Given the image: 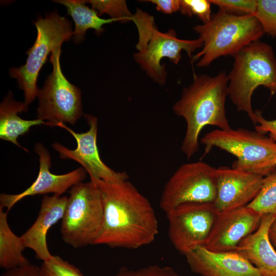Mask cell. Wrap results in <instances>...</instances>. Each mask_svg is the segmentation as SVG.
I'll use <instances>...</instances> for the list:
<instances>
[{"label": "cell", "instance_id": "obj_1", "mask_svg": "<svg viewBox=\"0 0 276 276\" xmlns=\"http://www.w3.org/2000/svg\"><path fill=\"white\" fill-rule=\"evenodd\" d=\"M103 214L94 245L137 249L154 241L158 225L151 203L128 180H97Z\"/></svg>", "mask_w": 276, "mask_h": 276}, {"label": "cell", "instance_id": "obj_2", "mask_svg": "<svg viewBox=\"0 0 276 276\" xmlns=\"http://www.w3.org/2000/svg\"><path fill=\"white\" fill-rule=\"evenodd\" d=\"M228 84L225 72L213 77L194 73L192 83L183 88L180 98L173 104L174 113L186 123L180 149L188 159L198 151L199 136L205 126L231 128L225 110Z\"/></svg>", "mask_w": 276, "mask_h": 276}, {"label": "cell", "instance_id": "obj_3", "mask_svg": "<svg viewBox=\"0 0 276 276\" xmlns=\"http://www.w3.org/2000/svg\"><path fill=\"white\" fill-rule=\"evenodd\" d=\"M233 57V68L228 74V96L237 109L245 112L255 125L251 97L261 85L273 94L276 58L272 47L260 40L249 43Z\"/></svg>", "mask_w": 276, "mask_h": 276}, {"label": "cell", "instance_id": "obj_4", "mask_svg": "<svg viewBox=\"0 0 276 276\" xmlns=\"http://www.w3.org/2000/svg\"><path fill=\"white\" fill-rule=\"evenodd\" d=\"M202 41V50L192 56L196 65L206 67L221 56H234L249 43L259 40L264 30L252 15H236L219 10L210 20L193 27Z\"/></svg>", "mask_w": 276, "mask_h": 276}, {"label": "cell", "instance_id": "obj_5", "mask_svg": "<svg viewBox=\"0 0 276 276\" xmlns=\"http://www.w3.org/2000/svg\"><path fill=\"white\" fill-rule=\"evenodd\" d=\"M204 155L216 147L235 156L232 168L266 176L276 167V142L256 131L239 128L216 129L200 139Z\"/></svg>", "mask_w": 276, "mask_h": 276}, {"label": "cell", "instance_id": "obj_6", "mask_svg": "<svg viewBox=\"0 0 276 276\" xmlns=\"http://www.w3.org/2000/svg\"><path fill=\"white\" fill-rule=\"evenodd\" d=\"M37 34L36 40L26 52L25 64L10 70V76L16 79L24 93V103L28 106L37 97L39 89L37 80L39 72L49 54L73 35L72 24L56 11L39 17L34 22Z\"/></svg>", "mask_w": 276, "mask_h": 276}, {"label": "cell", "instance_id": "obj_7", "mask_svg": "<svg viewBox=\"0 0 276 276\" xmlns=\"http://www.w3.org/2000/svg\"><path fill=\"white\" fill-rule=\"evenodd\" d=\"M69 194L61 219V238L76 248L94 245L103 214L100 191L93 182L81 181L70 189Z\"/></svg>", "mask_w": 276, "mask_h": 276}, {"label": "cell", "instance_id": "obj_8", "mask_svg": "<svg viewBox=\"0 0 276 276\" xmlns=\"http://www.w3.org/2000/svg\"><path fill=\"white\" fill-rule=\"evenodd\" d=\"M61 47L51 53L50 61L53 65V71L42 88L39 89L37 96V119L51 127L57 126L60 123L74 125L84 115L81 90L70 83L62 72Z\"/></svg>", "mask_w": 276, "mask_h": 276}, {"label": "cell", "instance_id": "obj_9", "mask_svg": "<svg viewBox=\"0 0 276 276\" xmlns=\"http://www.w3.org/2000/svg\"><path fill=\"white\" fill-rule=\"evenodd\" d=\"M200 38L181 39L177 37L175 30L170 29L167 32L159 31L154 25H151L139 33L136 45L138 52L133 55L135 61L147 76L160 85L165 84L167 74L163 58L167 57L175 64L181 59L184 50L192 59V53L202 48Z\"/></svg>", "mask_w": 276, "mask_h": 276}, {"label": "cell", "instance_id": "obj_10", "mask_svg": "<svg viewBox=\"0 0 276 276\" xmlns=\"http://www.w3.org/2000/svg\"><path fill=\"white\" fill-rule=\"evenodd\" d=\"M215 169L201 161L179 166L164 186L160 208L167 213L186 203H213L217 194Z\"/></svg>", "mask_w": 276, "mask_h": 276}, {"label": "cell", "instance_id": "obj_11", "mask_svg": "<svg viewBox=\"0 0 276 276\" xmlns=\"http://www.w3.org/2000/svg\"><path fill=\"white\" fill-rule=\"evenodd\" d=\"M166 214L171 242L184 255L204 246L218 215L211 202L183 203Z\"/></svg>", "mask_w": 276, "mask_h": 276}, {"label": "cell", "instance_id": "obj_12", "mask_svg": "<svg viewBox=\"0 0 276 276\" xmlns=\"http://www.w3.org/2000/svg\"><path fill=\"white\" fill-rule=\"evenodd\" d=\"M83 116L89 127L85 132H76L63 123L57 125L73 135L77 143L76 149H70L57 142L52 145L53 148L58 152L60 158L72 159L80 164L88 174L91 182L100 180L107 182L128 180L129 176L125 172H117L102 160L97 142L98 119L90 114Z\"/></svg>", "mask_w": 276, "mask_h": 276}, {"label": "cell", "instance_id": "obj_13", "mask_svg": "<svg viewBox=\"0 0 276 276\" xmlns=\"http://www.w3.org/2000/svg\"><path fill=\"white\" fill-rule=\"evenodd\" d=\"M264 179V176L245 170L227 166L216 168L213 204L218 214L248 205L259 193Z\"/></svg>", "mask_w": 276, "mask_h": 276}, {"label": "cell", "instance_id": "obj_14", "mask_svg": "<svg viewBox=\"0 0 276 276\" xmlns=\"http://www.w3.org/2000/svg\"><path fill=\"white\" fill-rule=\"evenodd\" d=\"M34 151L38 155L39 162L37 177L29 187L20 193L1 194L0 207L6 208L7 212L17 202L28 196L48 193L60 196L86 177V172L82 167L64 174H53L50 172L52 162L48 149L41 143H38L35 145Z\"/></svg>", "mask_w": 276, "mask_h": 276}, {"label": "cell", "instance_id": "obj_15", "mask_svg": "<svg viewBox=\"0 0 276 276\" xmlns=\"http://www.w3.org/2000/svg\"><path fill=\"white\" fill-rule=\"evenodd\" d=\"M262 217L247 205L218 214L204 246L215 252L235 251L258 228Z\"/></svg>", "mask_w": 276, "mask_h": 276}, {"label": "cell", "instance_id": "obj_16", "mask_svg": "<svg viewBox=\"0 0 276 276\" xmlns=\"http://www.w3.org/2000/svg\"><path fill=\"white\" fill-rule=\"evenodd\" d=\"M185 256L191 270L201 276H263L236 251L215 252L201 246Z\"/></svg>", "mask_w": 276, "mask_h": 276}, {"label": "cell", "instance_id": "obj_17", "mask_svg": "<svg viewBox=\"0 0 276 276\" xmlns=\"http://www.w3.org/2000/svg\"><path fill=\"white\" fill-rule=\"evenodd\" d=\"M67 201V196L44 195L36 219L21 236L25 247L32 249L36 258L42 262L52 256L47 245V234L53 225L62 219Z\"/></svg>", "mask_w": 276, "mask_h": 276}, {"label": "cell", "instance_id": "obj_18", "mask_svg": "<svg viewBox=\"0 0 276 276\" xmlns=\"http://www.w3.org/2000/svg\"><path fill=\"white\" fill-rule=\"evenodd\" d=\"M275 219L273 214L263 215L258 228L244 239L235 250L257 268L263 276H276V251L268 234Z\"/></svg>", "mask_w": 276, "mask_h": 276}, {"label": "cell", "instance_id": "obj_19", "mask_svg": "<svg viewBox=\"0 0 276 276\" xmlns=\"http://www.w3.org/2000/svg\"><path fill=\"white\" fill-rule=\"evenodd\" d=\"M28 110V106L24 102H18L14 99L11 91L0 105L1 139L11 142L26 151H28V150L18 143V137L28 133L33 126L46 125L44 121L40 119L24 120L18 116V113L26 112Z\"/></svg>", "mask_w": 276, "mask_h": 276}, {"label": "cell", "instance_id": "obj_20", "mask_svg": "<svg viewBox=\"0 0 276 276\" xmlns=\"http://www.w3.org/2000/svg\"><path fill=\"white\" fill-rule=\"evenodd\" d=\"M65 7L67 12L75 24L73 40L75 43H80L85 39L87 30L94 29L97 34H101L104 30V25L117 21L112 18L103 19L100 17L98 13L85 5L83 0H57L54 1Z\"/></svg>", "mask_w": 276, "mask_h": 276}, {"label": "cell", "instance_id": "obj_21", "mask_svg": "<svg viewBox=\"0 0 276 276\" xmlns=\"http://www.w3.org/2000/svg\"><path fill=\"white\" fill-rule=\"evenodd\" d=\"M7 215L8 212L0 207V266L6 270L30 263L23 255L26 247L22 238L10 228Z\"/></svg>", "mask_w": 276, "mask_h": 276}, {"label": "cell", "instance_id": "obj_22", "mask_svg": "<svg viewBox=\"0 0 276 276\" xmlns=\"http://www.w3.org/2000/svg\"><path fill=\"white\" fill-rule=\"evenodd\" d=\"M247 206L262 216H276V172L270 173L264 177L259 193Z\"/></svg>", "mask_w": 276, "mask_h": 276}, {"label": "cell", "instance_id": "obj_23", "mask_svg": "<svg viewBox=\"0 0 276 276\" xmlns=\"http://www.w3.org/2000/svg\"><path fill=\"white\" fill-rule=\"evenodd\" d=\"M85 3L89 4L91 8L95 10L99 16L106 13L111 18L121 22L132 20L134 17L128 8L126 2L124 0H88Z\"/></svg>", "mask_w": 276, "mask_h": 276}, {"label": "cell", "instance_id": "obj_24", "mask_svg": "<svg viewBox=\"0 0 276 276\" xmlns=\"http://www.w3.org/2000/svg\"><path fill=\"white\" fill-rule=\"evenodd\" d=\"M40 270L41 276H84L79 269L56 255L43 261Z\"/></svg>", "mask_w": 276, "mask_h": 276}, {"label": "cell", "instance_id": "obj_25", "mask_svg": "<svg viewBox=\"0 0 276 276\" xmlns=\"http://www.w3.org/2000/svg\"><path fill=\"white\" fill-rule=\"evenodd\" d=\"M255 16L265 33L272 37H276V0H257Z\"/></svg>", "mask_w": 276, "mask_h": 276}, {"label": "cell", "instance_id": "obj_26", "mask_svg": "<svg viewBox=\"0 0 276 276\" xmlns=\"http://www.w3.org/2000/svg\"><path fill=\"white\" fill-rule=\"evenodd\" d=\"M219 10L236 15H255L257 0H210Z\"/></svg>", "mask_w": 276, "mask_h": 276}, {"label": "cell", "instance_id": "obj_27", "mask_svg": "<svg viewBox=\"0 0 276 276\" xmlns=\"http://www.w3.org/2000/svg\"><path fill=\"white\" fill-rule=\"evenodd\" d=\"M211 3L210 0H180L179 11L183 15L196 16L203 24L211 18Z\"/></svg>", "mask_w": 276, "mask_h": 276}, {"label": "cell", "instance_id": "obj_28", "mask_svg": "<svg viewBox=\"0 0 276 276\" xmlns=\"http://www.w3.org/2000/svg\"><path fill=\"white\" fill-rule=\"evenodd\" d=\"M115 276H182L169 266L149 265L137 269L121 268Z\"/></svg>", "mask_w": 276, "mask_h": 276}, {"label": "cell", "instance_id": "obj_29", "mask_svg": "<svg viewBox=\"0 0 276 276\" xmlns=\"http://www.w3.org/2000/svg\"><path fill=\"white\" fill-rule=\"evenodd\" d=\"M255 114L256 116L255 131L263 135L268 133V137L276 142V120L265 119L260 110L255 111Z\"/></svg>", "mask_w": 276, "mask_h": 276}, {"label": "cell", "instance_id": "obj_30", "mask_svg": "<svg viewBox=\"0 0 276 276\" xmlns=\"http://www.w3.org/2000/svg\"><path fill=\"white\" fill-rule=\"evenodd\" d=\"M2 276H41L40 267L29 263L25 266L6 270Z\"/></svg>", "mask_w": 276, "mask_h": 276}, {"label": "cell", "instance_id": "obj_31", "mask_svg": "<svg viewBox=\"0 0 276 276\" xmlns=\"http://www.w3.org/2000/svg\"><path fill=\"white\" fill-rule=\"evenodd\" d=\"M155 5L157 11L166 14H172L179 10L180 0H150Z\"/></svg>", "mask_w": 276, "mask_h": 276}, {"label": "cell", "instance_id": "obj_32", "mask_svg": "<svg viewBox=\"0 0 276 276\" xmlns=\"http://www.w3.org/2000/svg\"><path fill=\"white\" fill-rule=\"evenodd\" d=\"M268 234L271 242L276 246V219L271 224L269 229Z\"/></svg>", "mask_w": 276, "mask_h": 276}, {"label": "cell", "instance_id": "obj_33", "mask_svg": "<svg viewBox=\"0 0 276 276\" xmlns=\"http://www.w3.org/2000/svg\"><path fill=\"white\" fill-rule=\"evenodd\" d=\"M274 93H276V86H275V88L274 89L273 94Z\"/></svg>", "mask_w": 276, "mask_h": 276}, {"label": "cell", "instance_id": "obj_34", "mask_svg": "<svg viewBox=\"0 0 276 276\" xmlns=\"http://www.w3.org/2000/svg\"><path fill=\"white\" fill-rule=\"evenodd\" d=\"M274 165L276 166V158H275V159L274 160Z\"/></svg>", "mask_w": 276, "mask_h": 276}]
</instances>
